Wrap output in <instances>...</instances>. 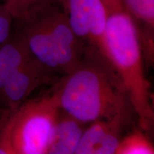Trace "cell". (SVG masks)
<instances>
[{
  "label": "cell",
  "instance_id": "6da1fadb",
  "mask_svg": "<svg viewBox=\"0 0 154 154\" xmlns=\"http://www.w3.org/2000/svg\"><path fill=\"white\" fill-rule=\"evenodd\" d=\"M53 87L61 110L84 124L121 116L137 118L122 80L96 49H86Z\"/></svg>",
  "mask_w": 154,
  "mask_h": 154
},
{
  "label": "cell",
  "instance_id": "7a4b0ae2",
  "mask_svg": "<svg viewBox=\"0 0 154 154\" xmlns=\"http://www.w3.org/2000/svg\"><path fill=\"white\" fill-rule=\"evenodd\" d=\"M106 25L99 51L122 80L139 127L151 132L154 124L151 84L146 75L138 25L122 0H102Z\"/></svg>",
  "mask_w": 154,
  "mask_h": 154
},
{
  "label": "cell",
  "instance_id": "3957f363",
  "mask_svg": "<svg viewBox=\"0 0 154 154\" xmlns=\"http://www.w3.org/2000/svg\"><path fill=\"white\" fill-rule=\"evenodd\" d=\"M14 22V32L22 38L31 57L59 78L74 69L87 49L75 35L56 0Z\"/></svg>",
  "mask_w": 154,
  "mask_h": 154
},
{
  "label": "cell",
  "instance_id": "277c9868",
  "mask_svg": "<svg viewBox=\"0 0 154 154\" xmlns=\"http://www.w3.org/2000/svg\"><path fill=\"white\" fill-rule=\"evenodd\" d=\"M54 88L0 113V154H47L59 115Z\"/></svg>",
  "mask_w": 154,
  "mask_h": 154
},
{
  "label": "cell",
  "instance_id": "5b68a950",
  "mask_svg": "<svg viewBox=\"0 0 154 154\" xmlns=\"http://www.w3.org/2000/svg\"><path fill=\"white\" fill-rule=\"evenodd\" d=\"M68 19L69 25L86 48L99 51L106 25L102 0H56Z\"/></svg>",
  "mask_w": 154,
  "mask_h": 154
},
{
  "label": "cell",
  "instance_id": "8992f818",
  "mask_svg": "<svg viewBox=\"0 0 154 154\" xmlns=\"http://www.w3.org/2000/svg\"><path fill=\"white\" fill-rule=\"evenodd\" d=\"M59 77L31 57L7 80L0 92L1 111L18 107L38 88L57 82Z\"/></svg>",
  "mask_w": 154,
  "mask_h": 154
},
{
  "label": "cell",
  "instance_id": "52a82bcc",
  "mask_svg": "<svg viewBox=\"0 0 154 154\" xmlns=\"http://www.w3.org/2000/svg\"><path fill=\"white\" fill-rule=\"evenodd\" d=\"M134 117L121 116L90 123L83 133L75 154H115L124 131Z\"/></svg>",
  "mask_w": 154,
  "mask_h": 154
},
{
  "label": "cell",
  "instance_id": "ba28073f",
  "mask_svg": "<svg viewBox=\"0 0 154 154\" xmlns=\"http://www.w3.org/2000/svg\"><path fill=\"white\" fill-rule=\"evenodd\" d=\"M86 126L60 109L47 154H75Z\"/></svg>",
  "mask_w": 154,
  "mask_h": 154
},
{
  "label": "cell",
  "instance_id": "9c48e42d",
  "mask_svg": "<svg viewBox=\"0 0 154 154\" xmlns=\"http://www.w3.org/2000/svg\"><path fill=\"white\" fill-rule=\"evenodd\" d=\"M122 2L138 25L144 59L150 65H153L154 0H122Z\"/></svg>",
  "mask_w": 154,
  "mask_h": 154
},
{
  "label": "cell",
  "instance_id": "30bf717a",
  "mask_svg": "<svg viewBox=\"0 0 154 154\" xmlns=\"http://www.w3.org/2000/svg\"><path fill=\"white\" fill-rule=\"evenodd\" d=\"M27 48L16 32L0 47V92L7 80L31 58Z\"/></svg>",
  "mask_w": 154,
  "mask_h": 154
},
{
  "label": "cell",
  "instance_id": "8fae6325",
  "mask_svg": "<svg viewBox=\"0 0 154 154\" xmlns=\"http://www.w3.org/2000/svg\"><path fill=\"white\" fill-rule=\"evenodd\" d=\"M146 133L139 127L124 135L115 154H153V144Z\"/></svg>",
  "mask_w": 154,
  "mask_h": 154
},
{
  "label": "cell",
  "instance_id": "7c38bea8",
  "mask_svg": "<svg viewBox=\"0 0 154 154\" xmlns=\"http://www.w3.org/2000/svg\"><path fill=\"white\" fill-rule=\"evenodd\" d=\"M52 0H3L2 3L9 9L14 21L25 18L34 9Z\"/></svg>",
  "mask_w": 154,
  "mask_h": 154
},
{
  "label": "cell",
  "instance_id": "4fadbf2b",
  "mask_svg": "<svg viewBox=\"0 0 154 154\" xmlns=\"http://www.w3.org/2000/svg\"><path fill=\"white\" fill-rule=\"evenodd\" d=\"M14 22V17L9 9L3 3H0V47L11 37Z\"/></svg>",
  "mask_w": 154,
  "mask_h": 154
},
{
  "label": "cell",
  "instance_id": "5bb4252c",
  "mask_svg": "<svg viewBox=\"0 0 154 154\" xmlns=\"http://www.w3.org/2000/svg\"><path fill=\"white\" fill-rule=\"evenodd\" d=\"M1 112H2V111H1V109H0V113H1Z\"/></svg>",
  "mask_w": 154,
  "mask_h": 154
}]
</instances>
